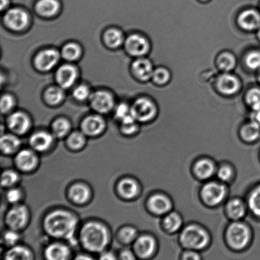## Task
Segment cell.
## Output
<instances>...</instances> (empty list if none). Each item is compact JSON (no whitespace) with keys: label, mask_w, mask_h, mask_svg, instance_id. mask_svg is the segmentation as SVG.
I'll return each mask as SVG.
<instances>
[{"label":"cell","mask_w":260,"mask_h":260,"mask_svg":"<svg viewBox=\"0 0 260 260\" xmlns=\"http://www.w3.org/2000/svg\"><path fill=\"white\" fill-rule=\"evenodd\" d=\"M74 98L79 101H83L90 96V90L85 85L77 86L73 91Z\"/></svg>","instance_id":"obj_45"},{"label":"cell","mask_w":260,"mask_h":260,"mask_svg":"<svg viewBox=\"0 0 260 260\" xmlns=\"http://www.w3.org/2000/svg\"><path fill=\"white\" fill-rule=\"evenodd\" d=\"M136 119L134 118L130 113L128 115L124 117L121 119L122 126L121 129L124 134H132L137 130V124L136 123Z\"/></svg>","instance_id":"obj_42"},{"label":"cell","mask_w":260,"mask_h":260,"mask_svg":"<svg viewBox=\"0 0 260 260\" xmlns=\"http://www.w3.org/2000/svg\"><path fill=\"white\" fill-rule=\"evenodd\" d=\"M17 167L23 171H30L37 164V157L29 150H22L18 153L15 159Z\"/></svg>","instance_id":"obj_21"},{"label":"cell","mask_w":260,"mask_h":260,"mask_svg":"<svg viewBox=\"0 0 260 260\" xmlns=\"http://www.w3.org/2000/svg\"><path fill=\"white\" fill-rule=\"evenodd\" d=\"M256 37H257V38H258L259 42H260V27L259 28V29L258 30H257Z\"/></svg>","instance_id":"obj_56"},{"label":"cell","mask_w":260,"mask_h":260,"mask_svg":"<svg viewBox=\"0 0 260 260\" xmlns=\"http://www.w3.org/2000/svg\"><path fill=\"white\" fill-rule=\"evenodd\" d=\"M163 225L170 233L179 230L182 225V220L177 213L172 212L168 214L163 220Z\"/></svg>","instance_id":"obj_35"},{"label":"cell","mask_w":260,"mask_h":260,"mask_svg":"<svg viewBox=\"0 0 260 260\" xmlns=\"http://www.w3.org/2000/svg\"><path fill=\"white\" fill-rule=\"evenodd\" d=\"M204 201L211 206H215L223 201L225 196V188L220 183L210 182L206 183L201 190Z\"/></svg>","instance_id":"obj_9"},{"label":"cell","mask_w":260,"mask_h":260,"mask_svg":"<svg viewBox=\"0 0 260 260\" xmlns=\"http://www.w3.org/2000/svg\"><path fill=\"white\" fill-rule=\"evenodd\" d=\"M81 241L88 250L101 252L105 249L108 242L106 229L101 224L91 222L83 226L81 233Z\"/></svg>","instance_id":"obj_2"},{"label":"cell","mask_w":260,"mask_h":260,"mask_svg":"<svg viewBox=\"0 0 260 260\" xmlns=\"http://www.w3.org/2000/svg\"><path fill=\"white\" fill-rule=\"evenodd\" d=\"M189 250L190 251L185 252V253L183 254L182 258L183 259L198 260L201 259L200 254L196 253V251L192 250V249H189Z\"/></svg>","instance_id":"obj_51"},{"label":"cell","mask_w":260,"mask_h":260,"mask_svg":"<svg viewBox=\"0 0 260 260\" xmlns=\"http://www.w3.org/2000/svg\"><path fill=\"white\" fill-rule=\"evenodd\" d=\"M226 211L230 217L234 220H239L245 215V207L243 201L239 199H233L226 205Z\"/></svg>","instance_id":"obj_29"},{"label":"cell","mask_w":260,"mask_h":260,"mask_svg":"<svg viewBox=\"0 0 260 260\" xmlns=\"http://www.w3.org/2000/svg\"><path fill=\"white\" fill-rule=\"evenodd\" d=\"M60 8L58 0H39L36 4V10L43 17H50L57 14Z\"/></svg>","instance_id":"obj_22"},{"label":"cell","mask_w":260,"mask_h":260,"mask_svg":"<svg viewBox=\"0 0 260 260\" xmlns=\"http://www.w3.org/2000/svg\"><path fill=\"white\" fill-rule=\"evenodd\" d=\"M77 77V70L75 66L69 64L61 66L56 73V80L62 88H69L73 86Z\"/></svg>","instance_id":"obj_14"},{"label":"cell","mask_w":260,"mask_h":260,"mask_svg":"<svg viewBox=\"0 0 260 260\" xmlns=\"http://www.w3.org/2000/svg\"><path fill=\"white\" fill-rule=\"evenodd\" d=\"M101 259H115V257L114 256L113 254L111 253H106L104 254L103 256H101Z\"/></svg>","instance_id":"obj_53"},{"label":"cell","mask_w":260,"mask_h":260,"mask_svg":"<svg viewBox=\"0 0 260 260\" xmlns=\"http://www.w3.org/2000/svg\"><path fill=\"white\" fill-rule=\"evenodd\" d=\"M243 62L249 70L257 72L260 70V48H254L246 53Z\"/></svg>","instance_id":"obj_28"},{"label":"cell","mask_w":260,"mask_h":260,"mask_svg":"<svg viewBox=\"0 0 260 260\" xmlns=\"http://www.w3.org/2000/svg\"><path fill=\"white\" fill-rule=\"evenodd\" d=\"M137 233L136 230L132 228H125L123 229L119 233V237L124 243H130L136 239Z\"/></svg>","instance_id":"obj_44"},{"label":"cell","mask_w":260,"mask_h":260,"mask_svg":"<svg viewBox=\"0 0 260 260\" xmlns=\"http://www.w3.org/2000/svg\"><path fill=\"white\" fill-rule=\"evenodd\" d=\"M18 175L13 171H6L2 176V185L4 187H11L17 182Z\"/></svg>","instance_id":"obj_43"},{"label":"cell","mask_w":260,"mask_h":260,"mask_svg":"<svg viewBox=\"0 0 260 260\" xmlns=\"http://www.w3.org/2000/svg\"><path fill=\"white\" fill-rule=\"evenodd\" d=\"M244 101L253 111L260 109V85L253 86L246 91Z\"/></svg>","instance_id":"obj_32"},{"label":"cell","mask_w":260,"mask_h":260,"mask_svg":"<svg viewBox=\"0 0 260 260\" xmlns=\"http://www.w3.org/2000/svg\"><path fill=\"white\" fill-rule=\"evenodd\" d=\"M241 135L247 141L253 142L260 136V125L256 122L251 120L246 123L241 129Z\"/></svg>","instance_id":"obj_33"},{"label":"cell","mask_w":260,"mask_h":260,"mask_svg":"<svg viewBox=\"0 0 260 260\" xmlns=\"http://www.w3.org/2000/svg\"><path fill=\"white\" fill-rule=\"evenodd\" d=\"M154 69L151 61L144 57L138 58L133 62L132 66L134 76L142 81L152 80Z\"/></svg>","instance_id":"obj_13"},{"label":"cell","mask_w":260,"mask_h":260,"mask_svg":"<svg viewBox=\"0 0 260 260\" xmlns=\"http://www.w3.org/2000/svg\"><path fill=\"white\" fill-rule=\"evenodd\" d=\"M81 127L85 134L95 136L103 131L105 128V122L100 116H90L84 119Z\"/></svg>","instance_id":"obj_20"},{"label":"cell","mask_w":260,"mask_h":260,"mask_svg":"<svg viewBox=\"0 0 260 260\" xmlns=\"http://www.w3.org/2000/svg\"><path fill=\"white\" fill-rule=\"evenodd\" d=\"M77 259H91L90 257H87V256H79L78 257Z\"/></svg>","instance_id":"obj_57"},{"label":"cell","mask_w":260,"mask_h":260,"mask_svg":"<svg viewBox=\"0 0 260 260\" xmlns=\"http://www.w3.org/2000/svg\"><path fill=\"white\" fill-rule=\"evenodd\" d=\"M226 239L229 244L236 249H242L248 244L250 233L243 223L234 222L229 225L226 231Z\"/></svg>","instance_id":"obj_6"},{"label":"cell","mask_w":260,"mask_h":260,"mask_svg":"<svg viewBox=\"0 0 260 260\" xmlns=\"http://www.w3.org/2000/svg\"><path fill=\"white\" fill-rule=\"evenodd\" d=\"M4 22L9 29L19 31L27 26L29 23V17L24 10L12 9L5 15Z\"/></svg>","instance_id":"obj_10"},{"label":"cell","mask_w":260,"mask_h":260,"mask_svg":"<svg viewBox=\"0 0 260 260\" xmlns=\"http://www.w3.org/2000/svg\"><path fill=\"white\" fill-rule=\"evenodd\" d=\"M248 206L251 212L260 218V185L256 186L249 193Z\"/></svg>","instance_id":"obj_37"},{"label":"cell","mask_w":260,"mask_h":260,"mask_svg":"<svg viewBox=\"0 0 260 260\" xmlns=\"http://www.w3.org/2000/svg\"><path fill=\"white\" fill-rule=\"evenodd\" d=\"M124 46L130 55L137 58L145 57L150 50V43L147 38L138 34L130 35L124 42Z\"/></svg>","instance_id":"obj_7"},{"label":"cell","mask_w":260,"mask_h":260,"mask_svg":"<svg viewBox=\"0 0 260 260\" xmlns=\"http://www.w3.org/2000/svg\"><path fill=\"white\" fill-rule=\"evenodd\" d=\"M70 254V249L63 244H51L45 250V256L50 260H64L68 258Z\"/></svg>","instance_id":"obj_24"},{"label":"cell","mask_w":260,"mask_h":260,"mask_svg":"<svg viewBox=\"0 0 260 260\" xmlns=\"http://www.w3.org/2000/svg\"><path fill=\"white\" fill-rule=\"evenodd\" d=\"M118 190L124 198L129 200L137 196L139 188L135 180L130 178H125L119 183Z\"/></svg>","instance_id":"obj_26"},{"label":"cell","mask_w":260,"mask_h":260,"mask_svg":"<svg viewBox=\"0 0 260 260\" xmlns=\"http://www.w3.org/2000/svg\"><path fill=\"white\" fill-rule=\"evenodd\" d=\"M200 1L203 2H206L209 1V0H200Z\"/></svg>","instance_id":"obj_58"},{"label":"cell","mask_w":260,"mask_h":260,"mask_svg":"<svg viewBox=\"0 0 260 260\" xmlns=\"http://www.w3.org/2000/svg\"><path fill=\"white\" fill-rule=\"evenodd\" d=\"M215 166L211 160L207 159L199 160L194 166V172L201 179L210 178L215 172Z\"/></svg>","instance_id":"obj_25"},{"label":"cell","mask_w":260,"mask_h":260,"mask_svg":"<svg viewBox=\"0 0 260 260\" xmlns=\"http://www.w3.org/2000/svg\"><path fill=\"white\" fill-rule=\"evenodd\" d=\"M85 135L79 132H73L68 139V144L73 149H81L85 145Z\"/></svg>","instance_id":"obj_41"},{"label":"cell","mask_w":260,"mask_h":260,"mask_svg":"<svg viewBox=\"0 0 260 260\" xmlns=\"http://www.w3.org/2000/svg\"><path fill=\"white\" fill-rule=\"evenodd\" d=\"M81 54V49L78 44L70 43L62 48V55L66 60L73 61L78 59Z\"/></svg>","instance_id":"obj_38"},{"label":"cell","mask_w":260,"mask_h":260,"mask_svg":"<svg viewBox=\"0 0 260 260\" xmlns=\"http://www.w3.org/2000/svg\"><path fill=\"white\" fill-rule=\"evenodd\" d=\"M1 149L5 154H12L19 149L20 145V141L17 137L12 135H5L2 137Z\"/></svg>","instance_id":"obj_30"},{"label":"cell","mask_w":260,"mask_h":260,"mask_svg":"<svg viewBox=\"0 0 260 260\" xmlns=\"http://www.w3.org/2000/svg\"><path fill=\"white\" fill-rule=\"evenodd\" d=\"M171 79H172V74L168 68L160 66L154 69L152 80L155 85L165 86L170 82Z\"/></svg>","instance_id":"obj_34"},{"label":"cell","mask_w":260,"mask_h":260,"mask_svg":"<svg viewBox=\"0 0 260 260\" xmlns=\"http://www.w3.org/2000/svg\"><path fill=\"white\" fill-rule=\"evenodd\" d=\"M259 10L260 11V3H259Z\"/></svg>","instance_id":"obj_59"},{"label":"cell","mask_w":260,"mask_h":260,"mask_svg":"<svg viewBox=\"0 0 260 260\" xmlns=\"http://www.w3.org/2000/svg\"><path fill=\"white\" fill-rule=\"evenodd\" d=\"M91 105L94 110L100 113H107L113 109L114 98L110 93L105 91H99L90 96Z\"/></svg>","instance_id":"obj_12"},{"label":"cell","mask_w":260,"mask_h":260,"mask_svg":"<svg viewBox=\"0 0 260 260\" xmlns=\"http://www.w3.org/2000/svg\"><path fill=\"white\" fill-rule=\"evenodd\" d=\"M215 88L221 95L232 96L241 91L242 83L238 76L232 73H221L216 78Z\"/></svg>","instance_id":"obj_5"},{"label":"cell","mask_w":260,"mask_h":260,"mask_svg":"<svg viewBox=\"0 0 260 260\" xmlns=\"http://www.w3.org/2000/svg\"><path fill=\"white\" fill-rule=\"evenodd\" d=\"M155 244L154 239L149 236H142L135 241L134 248L138 255L146 258L154 253Z\"/></svg>","instance_id":"obj_18"},{"label":"cell","mask_w":260,"mask_h":260,"mask_svg":"<svg viewBox=\"0 0 260 260\" xmlns=\"http://www.w3.org/2000/svg\"><path fill=\"white\" fill-rule=\"evenodd\" d=\"M120 258L122 259H134L135 257L131 251L125 250L121 252Z\"/></svg>","instance_id":"obj_52"},{"label":"cell","mask_w":260,"mask_h":260,"mask_svg":"<svg viewBox=\"0 0 260 260\" xmlns=\"http://www.w3.org/2000/svg\"><path fill=\"white\" fill-rule=\"evenodd\" d=\"M19 234L14 231H8L4 234V241L7 246H14L19 240Z\"/></svg>","instance_id":"obj_47"},{"label":"cell","mask_w":260,"mask_h":260,"mask_svg":"<svg viewBox=\"0 0 260 260\" xmlns=\"http://www.w3.org/2000/svg\"><path fill=\"white\" fill-rule=\"evenodd\" d=\"M237 58L233 52L223 51L216 58V65L221 73H231L237 66Z\"/></svg>","instance_id":"obj_19"},{"label":"cell","mask_w":260,"mask_h":260,"mask_svg":"<svg viewBox=\"0 0 260 260\" xmlns=\"http://www.w3.org/2000/svg\"><path fill=\"white\" fill-rule=\"evenodd\" d=\"M22 197V193L18 188H13L8 192L7 198L9 203L15 204L20 200Z\"/></svg>","instance_id":"obj_49"},{"label":"cell","mask_w":260,"mask_h":260,"mask_svg":"<svg viewBox=\"0 0 260 260\" xmlns=\"http://www.w3.org/2000/svg\"><path fill=\"white\" fill-rule=\"evenodd\" d=\"M130 113V108L125 104H121L117 107L116 109L115 114L116 118L120 119L124 118V117L128 115Z\"/></svg>","instance_id":"obj_50"},{"label":"cell","mask_w":260,"mask_h":260,"mask_svg":"<svg viewBox=\"0 0 260 260\" xmlns=\"http://www.w3.org/2000/svg\"><path fill=\"white\" fill-rule=\"evenodd\" d=\"M8 125L13 132L22 135L29 129L30 125V119L24 113L17 112L9 117Z\"/></svg>","instance_id":"obj_16"},{"label":"cell","mask_w":260,"mask_h":260,"mask_svg":"<svg viewBox=\"0 0 260 260\" xmlns=\"http://www.w3.org/2000/svg\"><path fill=\"white\" fill-rule=\"evenodd\" d=\"M9 4V0H1V9L4 10Z\"/></svg>","instance_id":"obj_54"},{"label":"cell","mask_w":260,"mask_h":260,"mask_svg":"<svg viewBox=\"0 0 260 260\" xmlns=\"http://www.w3.org/2000/svg\"><path fill=\"white\" fill-rule=\"evenodd\" d=\"M70 195L71 200L75 203L83 204L88 200L90 191L85 185L78 183L71 187Z\"/></svg>","instance_id":"obj_27"},{"label":"cell","mask_w":260,"mask_h":260,"mask_svg":"<svg viewBox=\"0 0 260 260\" xmlns=\"http://www.w3.org/2000/svg\"><path fill=\"white\" fill-rule=\"evenodd\" d=\"M148 206L156 215H164L172 208V203L167 196L157 193L151 196L148 201Z\"/></svg>","instance_id":"obj_17"},{"label":"cell","mask_w":260,"mask_h":260,"mask_svg":"<svg viewBox=\"0 0 260 260\" xmlns=\"http://www.w3.org/2000/svg\"><path fill=\"white\" fill-rule=\"evenodd\" d=\"M157 111L156 103L148 98L137 99L130 108L132 115L137 121L142 123L152 120L157 115Z\"/></svg>","instance_id":"obj_4"},{"label":"cell","mask_w":260,"mask_h":260,"mask_svg":"<svg viewBox=\"0 0 260 260\" xmlns=\"http://www.w3.org/2000/svg\"><path fill=\"white\" fill-rule=\"evenodd\" d=\"M237 24L240 29L246 32L257 31L260 27L259 9H247L243 10L237 17Z\"/></svg>","instance_id":"obj_8"},{"label":"cell","mask_w":260,"mask_h":260,"mask_svg":"<svg viewBox=\"0 0 260 260\" xmlns=\"http://www.w3.org/2000/svg\"><path fill=\"white\" fill-rule=\"evenodd\" d=\"M256 73V80L258 81L259 85H260V70L257 71Z\"/></svg>","instance_id":"obj_55"},{"label":"cell","mask_w":260,"mask_h":260,"mask_svg":"<svg viewBox=\"0 0 260 260\" xmlns=\"http://www.w3.org/2000/svg\"><path fill=\"white\" fill-rule=\"evenodd\" d=\"M53 142L52 135L46 132H38L30 139V144L38 151H45L51 146Z\"/></svg>","instance_id":"obj_23"},{"label":"cell","mask_w":260,"mask_h":260,"mask_svg":"<svg viewBox=\"0 0 260 260\" xmlns=\"http://www.w3.org/2000/svg\"><path fill=\"white\" fill-rule=\"evenodd\" d=\"M180 241L188 250H200L208 245L209 236L201 226L190 225L183 229L180 235Z\"/></svg>","instance_id":"obj_3"},{"label":"cell","mask_w":260,"mask_h":260,"mask_svg":"<svg viewBox=\"0 0 260 260\" xmlns=\"http://www.w3.org/2000/svg\"><path fill=\"white\" fill-rule=\"evenodd\" d=\"M104 42L108 47L110 48H118L124 42V36L120 30L111 29L105 32L104 37Z\"/></svg>","instance_id":"obj_31"},{"label":"cell","mask_w":260,"mask_h":260,"mask_svg":"<svg viewBox=\"0 0 260 260\" xmlns=\"http://www.w3.org/2000/svg\"><path fill=\"white\" fill-rule=\"evenodd\" d=\"M77 220L71 213L57 210L51 213L45 221V228L48 234L53 238L65 239L74 241Z\"/></svg>","instance_id":"obj_1"},{"label":"cell","mask_w":260,"mask_h":260,"mask_svg":"<svg viewBox=\"0 0 260 260\" xmlns=\"http://www.w3.org/2000/svg\"><path fill=\"white\" fill-rule=\"evenodd\" d=\"M59 53L55 50L48 49L42 51L36 56V68L41 71H48L55 67L59 60Z\"/></svg>","instance_id":"obj_11"},{"label":"cell","mask_w":260,"mask_h":260,"mask_svg":"<svg viewBox=\"0 0 260 260\" xmlns=\"http://www.w3.org/2000/svg\"><path fill=\"white\" fill-rule=\"evenodd\" d=\"M27 211L24 206H17L9 211L7 216V223L13 230L23 228L26 223Z\"/></svg>","instance_id":"obj_15"},{"label":"cell","mask_w":260,"mask_h":260,"mask_svg":"<svg viewBox=\"0 0 260 260\" xmlns=\"http://www.w3.org/2000/svg\"><path fill=\"white\" fill-rule=\"evenodd\" d=\"M62 89L58 87H51L47 89L45 94L46 101L51 105H57L62 102L63 99Z\"/></svg>","instance_id":"obj_39"},{"label":"cell","mask_w":260,"mask_h":260,"mask_svg":"<svg viewBox=\"0 0 260 260\" xmlns=\"http://www.w3.org/2000/svg\"><path fill=\"white\" fill-rule=\"evenodd\" d=\"M14 100L12 96L5 95L3 96L1 100V111L2 113H7L11 110L14 106Z\"/></svg>","instance_id":"obj_46"},{"label":"cell","mask_w":260,"mask_h":260,"mask_svg":"<svg viewBox=\"0 0 260 260\" xmlns=\"http://www.w3.org/2000/svg\"><path fill=\"white\" fill-rule=\"evenodd\" d=\"M5 259L8 260H28L31 259V253L29 249L22 246H15L6 254Z\"/></svg>","instance_id":"obj_36"},{"label":"cell","mask_w":260,"mask_h":260,"mask_svg":"<svg viewBox=\"0 0 260 260\" xmlns=\"http://www.w3.org/2000/svg\"><path fill=\"white\" fill-rule=\"evenodd\" d=\"M71 129V124L67 119L60 118L57 119L53 124L52 130L56 137L61 138L64 137Z\"/></svg>","instance_id":"obj_40"},{"label":"cell","mask_w":260,"mask_h":260,"mask_svg":"<svg viewBox=\"0 0 260 260\" xmlns=\"http://www.w3.org/2000/svg\"><path fill=\"white\" fill-rule=\"evenodd\" d=\"M218 177L223 182H226L231 179L233 176V171L228 166H224L219 169L218 172Z\"/></svg>","instance_id":"obj_48"}]
</instances>
